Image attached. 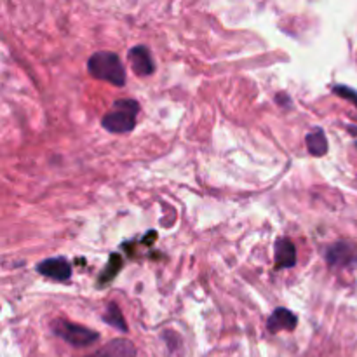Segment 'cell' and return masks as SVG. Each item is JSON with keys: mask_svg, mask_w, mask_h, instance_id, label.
I'll use <instances>...</instances> for the list:
<instances>
[{"mask_svg": "<svg viewBox=\"0 0 357 357\" xmlns=\"http://www.w3.org/2000/svg\"><path fill=\"white\" fill-rule=\"evenodd\" d=\"M87 70H89V73L94 79L105 80V82L117 87L124 86L126 79H128L121 58L110 51L94 52L89 58V61H87Z\"/></svg>", "mask_w": 357, "mask_h": 357, "instance_id": "1", "label": "cell"}, {"mask_svg": "<svg viewBox=\"0 0 357 357\" xmlns=\"http://www.w3.org/2000/svg\"><path fill=\"white\" fill-rule=\"evenodd\" d=\"M138 112L139 105L135 100H119L114 103V108L101 119V124L107 131L124 135L135 129Z\"/></svg>", "mask_w": 357, "mask_h": 357, "instance_id": "2", "label": "cell"}, {"mask_svg": "<svg viewBox=\"0 0 357 357\" xmlns=\"http://www.w3.org/2000/svg\"><path fill=\"white\" fill-rule=\"evenodd\" d=\"M52 333L58 338L65 340L66 344L73 345V347H89L94 342H98L100 335L96 331L89 330L86 326H80V324L70 323V321L58 319L51 324Z\"/></svg>", "mask_w": 357, "mask_h": 357, "instance_id": "3", "label": "cell"}, {"mask_svg": "<svg viewBox=\"0 0 357 357\" xmlns=\"http://www.w3.org/2000/svg\"><path fill=\"white\" fill-rule=\"evenodd\" d=\"M37 271L45 278L58 282H66L72 278V265L65 258H49L37 265Z\"/></svg>", "mask_w": 357, "mask_h": 357, "instance_id": "4", "label": "cell"}, {"mask_svg": "<svg viewBox=\"0 0 357 357\" xmlns=\"http://www.w3.org/2000/svg\"><path fill=\"white\" fill-rule=\"evenodd\" d=\"M128 58L136 75L149 77L152 75L153 70H155V63H153L152 54H150L149 47H145V45H136V47H132L131 51H129Z\"/></svg>", "mask_w": 357, "mask_h": 357, "instance_id": "5", "label": "cell"}, {"mask_svg": "<svg viewBox=\"0 0 357 357\" xmlns=\"http://www.w3.org/2000/svg\"><path fill=\"white\" fill-rule=\"evenodd\" d=\"M87 357H136V347L128 338H115Z\"/></svg>", "mask_w": 357, "mask_h": 357, "instance_id": "6", "label": "cell"}, {"mask_svg": "<svg viewBox=\"0 0 357 357\" xmlns=\"http://www.w3.org/2000/svg\"><path fill=\"white\" fill-rule=\"evenodd\" d=\"M296 328V316L288 309H278L274 310L267 321V330L271 333H278V331H293Z\"/></svg>", "mask_w": 357, "mask_h": 357, "instance_id": "7", "label": "cell"}, {"mask_svg": "<svg viewBox=\"0 0 357 357\" xmlns=\"http://www.w3.org/2000/svg\"><path fill=\"white\" fill-rule=\"evenodd\" d=\"M296 265V250L289 239H279L275 243V267L291 268Z\"/></svg>", "mask_w": 357, "mask_h": 357, "instance_id": "8", "label": "cell"}, {"mask_svg": "<svg viewBox=\"0 0 357 357\" xmlns=\"http://www.w3.org/2000/svg\"><path fill=\"white\" fill-rule=\"evenodd\" d=\"M307 149L314 157H323L328 152V139L323 129H314L305 138Z\"/></svg>", "mask_w": 357, "mask_h": 357, "instance_id": "9", "label": "cell"}, {"mask_svg": "<svg viewBox=\"0 0 357 357\" xmlns=\"http://www.w3.org/2000/svg\"><path fill=\"white\" fill-rule=\"evenodd\" d=\"M352 255H354L352 248L347 246V244L340 243L330 248V251L326 253V258L331 265H344L351 261Z\"/></svg>", "mask_w": 357, "mask_h": 357, "instance_id": "10", "label": "cell"}, {"mask_svg": "<svg viewBox=\"0 0 357 357\" xmlns=\"http://www.w3.org/2000/svg\"><path fill=\"white\" fill-rule=\"evenodd\" d=\"M103 321L107 324H110V326L117 328V330L122 331V333H124V331H128V324H126L124 316H122L121 309H119L115 303H108L107 310H105V314H103Z\"/></svg>", "mask_w": 357, "mask_h": 357, "instance_id": "11", "label": "cell"}, {"mask_svg": "<svg viewBox=\"0 0 357 357\" xmlns=\"http://www.w3.org/2000/svg\"><path fill=\"white\" fill-rule=\"evenodd\" d=\"M333 91L337 94H340V96H344L345 100H351L354 101V103L357 105V93H354L352 89H349V87H344V86H335Z\"/></svg>", "mask_w": 357, "mask_h": 357, "instance_id": "12", "label": "cell"}]
</instances>
